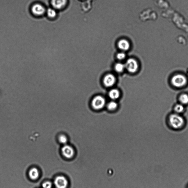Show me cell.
Listing matches in <instances>:
<instances>
[{
    "instance_id": "6da1fadb",
    "label": "cell",
    "mask_w": 188,
    "mask_h": 188,
    "mask_svg": "<svg viewBox=\"0 0 188 188\" xmlns=\"http://www.w3.org/2000/svg\"><path fill=\"white\" fill-rule=\"evenodd\" d=\"M169 122L171 127L177 129L181 128L185 123L183 117L177 113L172 114L170 116Z\"/></svg>"
},
{
    "instance_id": "7a4b0ae2",
    "label": "cell",
    "mask_w": 188,
    "mask_h": 188,
    "mask_svg": "<svg viewBox=\"0 0 188 188\" xmlns=\"http://www.w3.org/2000/svg\"><path fill=\"white\" fill-rule=\"evenodd\" d=\"M46 10L44 6L40 3H37L31 6L30 12L34 17H41L45 15Z\"/></svg>"
},
{
    "instance_id": "3957f363",
    "label": "cell",
    "mask_w": 188,
    "mask_h": 188,
    "mask_svg": "<svg viewBox=\"0 0 188 188\" xmlns=\"http://www.w3.org/2000/svg\"><path fill=\"white\" fill-rule=\"evenodd\" d=\"M187 79L185 76L181 74H177L174 76L171 79L172 85L177 87H184L187 83Z\"/></svg>"
},
{
    "instance_id": "277c9868",
    "label": "cell",
    "mask_w": 188,
    "mask_h": 188,
    "mask_svg": "<svg viewBox=\"0 0 188 188\" xmlns=\"http://www.w3.org/2000/svg\"><path fill=\"white\" fill-rule=\"evenodd\" d=\"M125 69L131 73H134L137 71L139 68V64L135 59L130 58L128 59L125 65Z\"/></svg>"
},
{
    "instance_id": "5b68a950",
    "label": "cell",
    "mask_w": 188,
    "mask_h": 188,
    "mask_svg": "<svg viewBox=\"0 0 188 188\" xmlns=\"http://www.w3.org/2000/svg\"><path fill=\"white\" fill-rule=\"evenodd\" d=\"M105 99L101 96H98L93 99L92 105L93 109L99 110L103 108L105 105Z\"/></svg>"
},
{
    "instance_id": "8992f818",
    "label": "cell",
    "mask_w": 188,
    "mask_h": 188,
    "mask_svg": "<svg viewBox=\"0 0 188 188\" xmlns=\"http://www.w3.org/2000/svg\"><path fill=\"white\" fill-rule=\"evenodd\" d=\"M67 2V0H51V2L52 7L59 11L65 8Z\"/></svg>"
},
{
    "instance_id": "52a82bcc",
    "label": "cell",
    "mask_w": 188,
    "mask_h": 188,
    "mask_svg": "<svg viewBox=\"0 0 188 188\" xmlns=\"http://www.w3.org/2000/svg\"><path fill=\"white\" fill-rule=\"evenodd\" d=\"M62 153L65 158L68 159H71L74 156L75 151L74 150L71 146L65 145L62 148Z\"/></svg>"
},
{
    "instance_id": "ba28073f",
    "label": "cell",
    "mask_w": 188,
    "mask_h": 188,
    "mask_svg": "<svg viewBox=\"0 0 188 188\" xmlns=\"http://www.w3.org/2000/svg\"><path fill=\"white\" fill-rule=\"evenodd\" d=\"M54 183L57 188H67L69 183L67 179L63 176H59L56 178Z\"/></svg>"
},
{
    "instance_id": "9c48e42d",
    "label": "cell",
    "mask_w": 188,
    "mask_h": 188,
    "mask_svg": "<svg viewBox=\"0 0 188 188\" xmlns=\"http://www.w3.org/2000/svg\"><path fill=\"white\" fill-rule=\"evenodd\" d=\"M116 82L115 77L112 74L106 75L103 79V83L105 87H110L114 84Z\"/></svg>"
},
{
    "instance_id": "30bf717a",
    "label": "cell",
    "mask_w": 188,
    "mask_h": 188,
    "mask_svg": "<svg viewBox=\"0 0 188 188\" xmlns=\"http://www.w3.org/2000/svg\"><path fill=\"white\" fill-rule=\"evenodd\" d=\"M45 15L47 19L54 20L57 17V11L53 7H49L46 10Z\"/></svg>"
},
{
    "instance_id": "8fae6325",
    "label": "cell",
    "mask_w": 188,
    "mask_h": 188,
    "mask_svg": "<svg viewBox=\"0 0 188 188\" xmlns=\"http://www.w3.org/2000/svg\"><path fill=\"white\" fill-rule=\"evenodd\" d=\"M118 47L122 51H125L129 49L130 44L127 40L122 39L118 42Z\"/></svg>"
},
{
    "instance_id": "7c38bea8",
    "label": "cell",
    "mask_w": 188,
    "mask_h": 188,
    "mask_svg": "<svg viewBox=\"0 0 188 188\" xmlns=\"http://www.w3.org/2000/svg\"><path fill=\"white\" fill-rule=\"evenodd\" d=\"M29 175L31 179L33 180L37 179L39 177V171L36 168H33L29 171Z\"/></svg>"
},
{
    "instance_id": "4fadbf2b",
    "label": "cell",
    "mask_w": 188,
    "mask_h": 188,
    "mask_svg": "<svg viewBox=\"0 0 188 188\" xmlns=\"http://www.w3.org/2000/svg\"><path fill=\"white\" fill-rule=\"evenodd\" d=\"M109 95V97L111 99L114 100L119 98L120 96V93L118 90L113 89L110 91Z\"/></svg>"
},
{
    "instance_id": "5bb4252c",
    "label": "cell",
    "mask_w": 188,
    "mask_h": 188,
    "mask_svg": "<svg viewBox=\"0 0 188 188\" xmlns=\"http://www.w3.org/2000/svg\"><path fill=\"white\" fill-rule=\"evenodd\" d=\"M115 69L117 73H120L123 72L125 69V65L122 63H117L115 65Z\"/></svg>"
},
{
    "instance_id": "9a60e30c",
    "label": "cell",
    "mask_w": 188,
    "mask_h": 188,
    "mask_svg": "<svg viewBox=\"0 0 188 188\" xmlns=\"http://www.w3.org/2000/svg\"><path fill=\"white\" fill-rule=\"evenodd\" d=\"M179 101L182 105H187L188 103V95L186 94H182L179 97Z\"/></svg>"
},
{
    "instance_id": "2e32d148",
    "label": "cell",
    "mask_w": 188,
    "mask_h": 188,
    "mask_svg": "<svg viewBox=\"0 0 188 188\" xmlns=\"http://www.w3.org/2000/svg\"><path fill=\"white\" fill-rule=\"evenodd\" d=\"M174 109L176 113L179 114L182 113L185 110V108L182 104H179L175 105Z\"/></svg>"
},
{
    "instance_id": "e0dca14e",
    "label": "cell",
    "mask_w": 188,
    "mask_h": 188,
    "mask_svg": "<svg viewBox=\"0 0 188 188\" xmlns=\"http://www.w3.org/2000/svg\"><path fill=\"white\" fill-rule=\"evenodd\" d=\"M117 104L114 101H111L108 104L107 109L110 111L114 110L117 109Z\"/></svg>"
},
{
    "instance_id": "ac0fdd59",
    "label": "cell",
    "mask_w": 188,
    "mask_h": 188,
    "mask_svg": "<svg viewBox=\"0 0 188 188\" xmlns=\"http://www.w3.org/2000/svg\"><path fill=\"white\" fill-rule=\"evenodd\" d=\"M59 141L61 143L65 144L67 143V137L65 135H61L59 138Z\"/></svg>"
},
{
    "instance_id": "d6986e66",
    "label": "cell",
    "mask_w": 188,
    "mask_h": 188,
    "mask_svg": "<svg viewBox=\"0 0 188 188\" xmlns=\"http://www.w3.org/2000/svg\"><path fill=\"white\" fill-rule=\"evenodd\" d=\"M126 54L124 52H121L118 53L117 55V57L118 59L119 60H123L126 58Z\"/></svg>"
},
{
    "instance_id": "ffe728a7",
    "label": "cell",
    "mask_w": 188,
    "mask_h": 188,
    "mask_svg": "<svg viewBox=\"0 0 188 188\" xmlns=\"http://www.w3.org/2000/svg\"><path fill=\"white\" fill-rule=\"evenodd\" d=\"M43 188H51L52 184L50 181H46L43 184Z\"/></svg>"
}]
</instances>
